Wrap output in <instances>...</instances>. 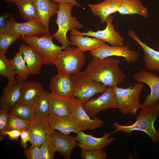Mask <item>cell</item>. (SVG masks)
<instances>
[{
  "label": "cell",
  "instance_id": "obj_35",
  "mask_svg": "<svg viewBox=\"0 0 159 159\" xmlns=\"http://www.w3.org/2000/svg\"><path fill=\"white\" fill-rule=\"evenodd\" d=\"M56 151L50 138L40 145V159H53Z\"/></svg>",
  "mask_w": 159,
  "mask_h": 159
},
{
  "label": "cell",
  "instance_id": "obj_13",
  "mask_svg": "<svg viewBox=\"0 0 159 159\" xmlns=\"http://www.w3.org/2000/svg\"><path fill=\"white\" fill-rule=\"evenodd\" d=\"M31 144L41 145L51 138L54 130L50 126L47 117L36 115L29 128Z\"/></svg>",
  "mask_w": 159,
  "mask_h": 159
},
{
  "label": "cell",
  "instance_id": "obj_37",
  "mask_svg": "<svg viewBox=\"0 0 159 159\" xmlns=\"http://www.w3.org/2000/svg\"><path fill=\"white\" fill-rule=\"evenodd\" d=\"M80 156L83 159H105L107 155L102 150H87L81 149Z\"/></svg>",
  "mask_w": 159,
  "mask_h": 159
},
{
  "label": "cell",
  "instance_id": "obj_22",
  "mask_svg": "<svg viewBox=\"0 0 159 159\" xmlns=\"http://www.w3.org/2000/svg\"><path fill=\"white\" fill-rule=\"evenodd\" d=\"M19 50L31 74L34 75L39 74L43 64L39 55L30 46L24 44L20 45Z\"/></svg>",
  "mask_w": 159,
  "mask_h": 159
},
{
  "label": "cell",
  "instance_id": "obj_34",
  "mask_svg": "<svg viewBox=\"0 0 159 159\" xmlns=\"http://www.w3.org/2000/svg\"><path fill=\"white\" fill-rule=\"evenodd\" d=\"M21 37L19 34L7 33L0 34V52L5 54L10 45L18 39H21Z\"/></svg>",
  "mask_w": 159,
  "mask_h": 159
},
{
  "label": "cell",
  "instance_id": "obj_40",
  "mask_svg": "<svg viewBox=\"0 0 159 159\" xmlns=\"http://www.w3.org/2000/svg\"><path fill=\"white\" fill-rule=\"evenodd\" d=\"M21 144L24 149L26 148L27 146V142H30V132L29 128L21 131L20 135Z\"/></svg>",
  "mask_w": 159,
  "mask_h": 159
},
{
  "label": "cell",
  "instance_id": "obj_5",
  "mask_svg": "<svg viewBox=\"0 0 159 159\" xmlns=\"http://www.w3.org/2000/svg\"><path fill=\"white\" fill-rule=\"evenodd\" d=\"M144 85L142 83H135L126 88L113 87V92L117 108L125 115L128 114L135 115L139 109H140V94Z\"/></svg>",
  "mask_w": 159,
  "mask_h": 159
},
{
  "label": "cell",
  "instance_id": "obj_31",
  "mask_svg": "<svg viewBox=\"0 0 159 159\" xmlns=\"http://www.w3.org/2000/svg\"><path fill=\"white\" fill-rule=\"evenodd\" d=\"M9 110L10 113L30 122L34 121L36 115L32 105H24L19 102L12 107Z\"/></svg>",
  "mask_w": 159,
  "mask_h": 159
},
{
  "label": "cell",
  "instance_id": "obj_12",
  "mask_svg": "<svg viewBox=\"0 0 159 159\" xmlns=\"http://www.w3.org/2000/svg\"><path fill=\"white\" fill-rule=\"evenodd\" d=\"M13 16L9 19L2 33L19 34L21 36H37L47 33L44 27L38 21L33 20L18 23L16 21Z\"/></svg>",
  "mask_w": 159,
  "mask_h": 159
},
{
  "label": "cell",
  "instance_id": "obj_14",
  "mask_svg": "<svg viewBox=\"0 0 159 159\" xmlns=\"http://www.w3.org/2000/svg\"><path fill=\"white\" fill-rule=\"evenodd\" d=\"M47 117L53 130H57L64 134L69 135L71 132L77 134L81 131L87 130L71 115L60 117L49 114Z\"/></svg>",
  "mask_w": 159,
  "mask_h": 159
},
{
  "label": "cell",
  "instance_id": "obj_32",
  "mask_svg": "<svg viewBox=\"0 0 159 159\" xmlns=\"http://www.w3.org/2000/svg\"><path fill=\"white\" fill-rule=\"evenodd\" d=\"M0 74L6 77L8 82L16 84L17 82L15 78L16 74L9 60L4 54L0 52Z\"/></svg>",
  "mask_w": 159,
  "mask_h": 159
},
{
  "label": "cell",
  "instance_id": "obj_44",
  "mask_svg": "<svg viewBox=\"0 0 159 159\" xmlns=\"http://www.w3.org/2000/svg\"><path fill=\"white\" fill-rule=\"evenodd\" d=\"M158 104L159 107V103H158ZM159 142V130H158L156 135V142Z\"/></svg>",
  "mask_w": 159,
  "mask_h": 159
},
{
  "label": "cell",
  "instance_id": "obj_25",
  "mask_svg": "<svg viewBox=\"0 0 159 159\" xmlns=\"http://www.w3.org/2000/svg\"><path fill=\"white\" fill-rule=\"evenodd\" d=\"M122 0H104L98 4H88L93 14L98 17L102 23L110 15L118 11Z\"/></svg>",
  "mask_w": 159,
  "mask_h": 159
},
{
  "label": "cell",
  "instance_id": "obj_38",
  "mask_svg": "<svg viewBox=\"0 0 159 159\" xmlns=\"http://www.w3.org/2000/svg\"><path fill=\"white\" fill-rule=\"evenodd\" d=\"M40 145L32 144L30 147L25 150L24 154L27 159H40Z\"/></svg>",
  "mask_w": 159,
  "mask_h": 159
},
{
  "label": "cell",
  "instance_id": "obj_2",
  "mask_svg": "<svg viewBox=\"0 0 159 159\" xmlns=\"http://www.w3.org/2000/svg\"><path fill=\"white\" fill-rule=\"evenodd\" d=\"M159 116V107L157 104L156 106L152 108L145 110H141L135 117L136 121L132 125H122L115 122L113 124L115 130L110 135L119 131L131 134L133 131H140L146 133L155 143H156L158 130L154 128V123Z\"/></svg>",
  "mask_w": 159,
  "mask_h": 159
},
{
  "label": "cell",
  "instance_id": "obj_10",
  "mask_svg": "<svg viewBox=\"0 0 159 159\" xmlns=\"http://www.w3.org/2000/svg\"><path fill=\"white\" fill-rule=\"evenodd\" d=\"M90 53L93 57L100 59L112 56L122 57L129 63L137 62L140 57L138 52L131 50L128 45L113 46L105 43L95 49L90 51Z\"/></svg>",
  "mask_w": 159,
  "mask_h": 159
},
{
  "label": "cell",
  "instance_id": "obj_3",
  "mask_svg": "<svg viewBox=\"0 0 159 159\" xmlns=\"http://www.w3.org/2000/svg\"><path fill=\"white\" fill-rule=\"evenodd\" d=\"M53 38L52 35L47 33L40 37L21 36V38L39 55L43 64L51 66L54 65L55 58L65 49L55 44L52 41Z\"/></svg>",
  "mask_w": 159,
  "mask_h": 159
},
{
  "label": "cell",
  "instance_id": "obj_17",
  "mask_svg": "<svg viewBox=\"0 0 159 159\" xmlns=\"http://www.w3.org/2000/svg\"><path fill=\"white\" fill-rule=\"evenodd\" d=\"M79 100L73 97H64L51 92L49 114L60 117L71 116L72 109Z\"/></svg>",
  "mask_w": 159,
  "mask_h": 159
},
{
  "label": "cell",
  "instance_id": "obj_43",
  "mask_svg": "<svg viewBox=\"0 0 159 159\" xmlns=\"http://www.w3.org/2000/svg\"><path fill=\"white\" fill-rule=\"evenodd\" d=\"M23 0H6L4 2L12 3L16 4V3Z\"/></svg>",
  "mask_w": 159,
  "mask_h": 159
},
{
  "label": "cell",
  "instance_id": "obj_20",
  "mask_svg": "<svg viewBox=\"0 0 159 159\" xmlns=\"http://www.w3.org/2000/svg\"><path fill=\"white\" fill-rule=\"evenodd\" d=\"M128 35L142 48L144 53L143 59L146 69L151 71H157L159 73V51L150 47L143 42L134 31L129 29Z\"/></svg>",
  "mask_w": 159,
  "mask_h": 159
},
{
  "label": "cell",
  "instance_id": "obj_24",
  "mask_svg": "<svg viewBox=\"0 0 159 159\" xmlns=\"http://www.w3.org/2000/svg\"><path fill=\"white\" fill-rule=\"evenodd\" d=\"M82 103L79 100L76 103L72 109L71 116L87 130H93L101 127L104 122L96 117L91 119L83 108Z\"/></svg>",
  "mask_w": 159,
  "mask_h": 159
},
{
  "label": "cell",
  "instance_id": "obj_7",
  "mask_svg": "<svg viewBox=\"0 0 159 159\" xmlns=\"http://www.w3.org/2000/svg\"><path fill=\"white\" fill-rule=\"evenodd\" d=\"M71 78L75 87L73 96L82 102L97 93L103 92L108 87L90 78L83 72L71 75Z\"/></svg>",
  "mask_w": 159,
  "mask_h": 159
},
{
  "label": "cell",
  "instance_id": "obj_27",
  "mask_svg": "<svg viewBox=\"0 0 159 159\" xmlns=\"http://www.w3.org/2000/svg\"><path fill=\"white\" fill-rule=\"evenodd\" d=\"M148 9L140 0H122L117 11L122 15H139L147 19L149 16Z\"/></svg>",
  "mask_w": 159,
  "mask_h": 159
},
{
  "label": "cell",
  "instance_id": "obj_15",
  "mask_svg": "<svg viewBox=\"0 0 159 159\" xmlns=\"http://www.w3.org/2000/svg\"><path fill=\"white\" fill-rule=\"evenodd\" d=\"M110 136V133L107 132L104 133L101 137L97 138L81 131L77 134L74 138L77 142V146L82 149L102 150L115 140L114 137L109 138Z\"/></svg>",
  "mask_w": 159,
  "mask_h": 159
},
{
  "label": "cell",
  "instance_id": "obj_36",
  "mask_svg": "<svg viewBox=\"0 0 159 159\" xmlns=\"http://www.w3.org/2000/svg\"><path fill=\"white\" fill-rule=\"evenodd\" d=\"M9 110L2 107L0 108V141L5 138L3 134L8 128L9 111Z\"/></svg>",
  "mask_w": 159,
  "mask_h": 159
},
{
  "label": "cell",
  "instance_id": "obj_33",
  "mask_svg": "<svg viewBox=\"0 0 159 159\" xmlns=\"http://www.w3.org/2000/svg\"><path fill=\"white\" fill-rule=\"evenodd\" d=\"M32 122L25 120L13 113H9L8 121L9 130H16L21 131L29 129Z\"/></svg>",
  "mask_w": 159,
  "mask_h": 159
},
{
  "label": "cell",
  "instance_id": "obj_19",
  "mask_svg": "<svg viewBox=\"0 0 159 159\" xmlns=\"http://www.w3.org/2000/svg\"><path fill=\"white\" fill-rule=\"evenodd\" d=\"M37 10L39 22L49 34V21L51 17L57 14L59 5L50 0H33Z\"/></svg>",
  "mask_w": 159,
  "mask_h": 159
},
{
  "label": "cell",
  "instance_id": "obj_9",
  "mask_svg": "<svg viewBox=\"0 0 159 159\" xmlns=\"http://www.w3.org/2000/svg\"><path fill=\"white\" fill-rule=\"evenodd\" d=\"M82 106L89 116L93 118L100 111L110 108H117L113 87H108L102 95L82 102Z\"/></svg>",
  "mask_w": 159,
  "mask_h": 159
},
{
  "label": "cell",
  "instance_id": "obj_42",
  "mask_svg": "<svg viewBox=\"0 0 159 159\" xmlns=\"http://www.w3.org/2000/svg\"><path fill=\"white\" fill-rule=\"evenodd\" d=\"M58 4H64L68 3H71L73 4L78 7H82V6L77 2V0H50Z\"/></svg>",
  "mask_w": 159,
  "mask_h": 159
},
{
  "label": "cell",
  "instance_id": "obj_6",
  "mask_svg": "<svg viewBox=\"0 0 159 159\" xmlns=\"http://www.w3.org/2000/svg\"><path fill=\"white\" fill-rule=\"evenodd\" d=\"M86 58L83 52L77 47H69L63 49L53 62L58 74L72 75L80 72L85 65Z\"/></svg>",
  "mask_w": 159,
  "mask_h": 159
},
{
  "label": "cell",
  "instance_id": "obj_41",
  "mask_svg": "<svg viewBox=\"0 0 159 159\" xmlns=\"http://www.w3.org/2000/svg\"><path fill=\"white\" fill-rule=\"evenodd\" d=\"M21 131L16 130H9L5 132L3 134L4 138L8 135V138L11 140H17L20 136Z\"/></svg>",
  "mask_w": 159,
  "mask_h": 159
},
{
  "label": "cell",
  "instance_id": "obj_26",
  "mask_svg": "<svg viewBox=\"0 0 159 159\" xmlns=\"http://www.w3.org/2000/svg\"><path fill=\"white\" fill-rule=\"evenodd\" d=\"M69 40L70 45L77 47L84 52L86 51H91L99 47L105 42L97 38H90L88 36L75 34H70Z\"/></svg>",
  "mask_w": 159,
  "mask_h": 159
},
{
  "label": "cell",
  "instance_id": "obj_30",
  "mask_svg": "<svg viewBox=\"0 0 159 159\" xmlns=\"http://www.w3.org/2000/svg\"><path fill=\"white\" fill-rule=\"evenodd\" d=\"M51 92L44 90L32 105L36 115L47 117L49 114Z\"/></svg>",
  "mask_w": 159,
  "mask_h": 159
},
{
  "label": "cell",
  "instance_id": "obj_8",
  "mask_svg": "<svg viewBox=\"0 0 159 159\" xmlns=\"http://www.w3.org/2000/svg\"><path fill=\"white\" fill-rule=\"evenodd\" d=\"M133 77L137 82L147 85L151 89L150 94L141 104L140 109L145 110L156 106L159 100V77L150 71L144 70L136 72Z\"/></svg>",
  "mask_w": 159,
  "mask_h": 159
},
{
  "label": "cell",
  "instance_id": "obj_39",
  "mask_svg": "<svg viewBox=\"0 0 159 159\" xmlns=\"http://www.w3.org/2000/svg\"><path fill=\"white\" fill-rule=\"evenodd\" d=\"M14 14L12 13L7 12L0 16V34L2 33L11 17Z\"/></svg>",
  "mask_w": 159,
  "mask_h": 159
},
{
  "label": "cell",
  "instance_id": "obj_1",
  "mask_svg": "<svg viewBox=\"0 0 159 159\" xmlns=\"http://www.w3.org/2000/svg\"><path fill=\"white\" fill-rule=\"evenodd\" d=\"M120 63L117 58L93 57L83 72L92 79L113 87L121 84L125 77L119 67Z\"/></svg>",
  "mask_w": 159,
  "mask_h": 159
},
{
  "label": "cell",
  "instance_id": "obj_11",
  "mask_svg": "<svg viewBox=\"0 0 159 159\" xmlns=\"http://www.w3.org/2000/svg\"><path fill=\"white\" fill-rule=\"evenodd\" d=\"M114 18L111 15H109L106 19V28L103 30L96 32L89 30L87 32H81L76 29L72 30L70 34H77L83 36L93 37L107 42L113 46H123L124 44L123 38L120 33L115 31L112 24Z\"/></svg>",
  "mask_w": 159,
  "mask_h": 159
},
{
  "label": "cell",
  "instance_id": "obj_28",
  "mask_svg": "<svg viewBox=\"0 0 159 159\" xmlns=\"http://www.w3.org/2000/svg\"><path fill=\"white\" fill-rule=\"evenodd\" d=\"M9 60L14 72L16 74V79L17 82L24 83L26 81L31 74L20 52L19 51L14 57Z\"/></svg>",
  "mask_w": 159,
  "mask_h": 159
},
{
  "label": "cell",
  "instance_id": "obj_16",
  "mask_svg": "<svg viewBox=\"0 0 159 159\" xmlns=\"http://www.w3.org/2000/svg\"><path fill=\"white\" fill-rule=\"evenodd\" d=\"M49 88L51 92L65 97H73L75 87L71 75L57 74L51 80Z\"/></svg>",
  "mask_w": 159,
  "mask_h": 159
},
{
  "label": "cell",
  "instance_id": "obj_21",
  "mask_svg": "<svg viewBox=\"0 0 159 159\" xmlns=\"http://www.w3.org/2000/svg\"><path fill=\"white\" fill-rule=\"evenodd\" d=\"M44 91L40 83L27 81L23 83L22 85L18 102L24 105H32Z\"/></svg>",
  "mask_w": 159,
  "mask_h": 159
},
{
  "label": "cell",
  "instance_id": "obj_18",
  "mask_svg": "<svg viewBox=\"0 0 159 159\" xmlns=\"http://www.w3.org/2000/svg\"><path fill=\"white\" fill-rule=\"evenodd\" d=\"M50 138L56 151L59 152L65 159H70L72 149L77 146L74 137L54 130Z\"/></svg>",
  "mask_w": 159,
  "mask_h": 159
},
{
  "label": "cell",
  "instance_id": "obj_29",
  "mask_svg": "<svg viewBox=\"0 0 159 159\" xmlns=\"http://www.w3.org/2000/svg\"><path fill=\"white\" fill-rule=\"evenodd\" d=\"M16 4L20 16L25 21H39L37 10L33 0H23Z\"/></svg>",
  "mask_w": 159,
  "mask_h": 159
},
{
  "label": "cell",
  "instance_id": "obj_4",
  "mask_svg": "<svg viewBox=\"0 0 159 159\" xmlns=\"http://www.w3.org/2000/svg\"><path fill=\"white\" fill-rule=\"evenodd\" d=\"M59 5V8L55 21L58 29L52 37L61 44L62 47L66 49L69 47L70 45V42L67 37V32L73 29H81L83 25L76 17L72 16V10L74 4L68 3Z\"/></svg>",
  "mask_w": 159,
  "mask_h": 159
},
{
  "label": "cell",
  "instance_id": "obj_23",
  "mask_svg": "<svg viewBox=\"0 0 159 159\" xmlns=\"http://www.w3.org/2000/svg\"><path fill=\"white\" fill-rule=\"evenodd\" d=\"M23 83H9L4 87L0 98V107L10 110L18 102L20 96L21 89Z\"/></svg>",
  "mask_w": 159,
  "mask_h": 159
}]
</instances>
